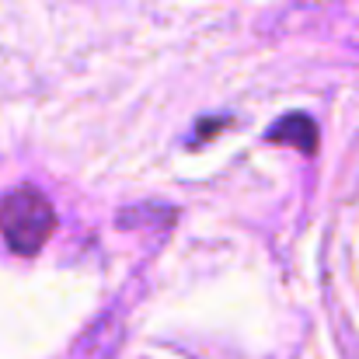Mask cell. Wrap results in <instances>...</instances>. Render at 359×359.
<instances>
[{
  "label": "cell",
  "mask_w": 359,
  "mask_h": 359,
  "mask_svg": "<svg viewBox=\"0 0 359 359\" xmlns=\"http://www.w3.org/2000/svg\"><path fill=\"white\" fill-rule=\"evenodd\" d=\"M265 140L269 143H279V147H297L304 154H314V147H318V126L307 119L304 112H290V116H283L265 133Z\"/></svg>",
  "instance_id": "7a4b0ae2"
},
{
  "label": "cell",
  "mask_w": 359,
  "mask_h": 359,
  "mask_svg": "<svg viewBox=\"0 0 359 359\" xmlns=\"http://www.w3.org/2000/svg\"><path fill=\"white\" fill-rule=\"evenodd\" d=\"M53 227H56L53 203L32 185L14 189L0 203V234L14 255H25V258L39 255L42 244L53 238Z\"/></svg>",
  "instance_id": "6da1fadb"
}]
</instances>
